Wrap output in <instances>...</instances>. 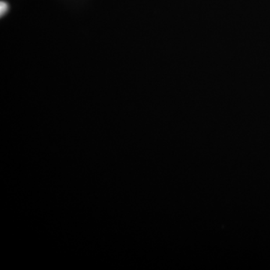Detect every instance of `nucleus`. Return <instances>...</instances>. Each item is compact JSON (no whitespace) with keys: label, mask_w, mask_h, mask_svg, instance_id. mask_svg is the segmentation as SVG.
Instances as JSON below:
<instances>
[{"label":"nucleus","mask_w":270,"mask_h":270,"mask_svg":"<svg viewBox=\"0 0 270 270\" xmlns=\"http://www.w3.org/2000/svg\"><path fill=\"white\" fill-rule=\"evenodd\" d=\"M8 9V5L5 2H0V14H1V16L5 15Z\"/></svg>","instance_id":"obj_1"}]
</instances>
